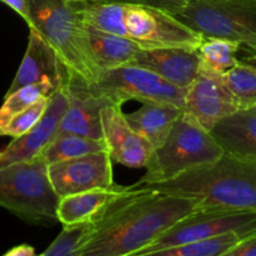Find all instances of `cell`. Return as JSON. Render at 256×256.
I'll list each match as a JSON object with an SVG mask.
<instances>
[{"instance_id": "cell-1", "label": "cell", "mask_w": 256, "mask_h": 256, "mask_svg": "<svg viewBox=\"0 0 256 256\" xmlns=\"http://www.w3.org/2000/svg\"><path fill=\"white\" fill-rule=\"evenodd\" d=\"M190 198L135 185L94 222L75 256H132L195 212Z\"/></svg>"}, {"instance_id": "cell-2", "label": "cell", "mask_w": 256, "mask_h": 256, "mask_svg": "<svg viewBox=\"0 0 256 256\" xmlns=\"http://www.w3.org/2000/svg\"><path fill=\"white\" fill-rule=\"evenodd\" d=\"M144 186L164 194L190 198L198 210L256 212V160L222 154L218 162L172 180Z\"/></svg>"}, {"instance_id": "cell-3", "label": "cell", "mask_w": 256, "mask_h": 256, "mask_svg": "<svg viewBox=\"0 0 256 256\" xmlns=\"http://www.w3.org/2000/svg\"><path fill=\"white\" fill-rule=\"evenodd\" d=\"M29 28H34L56 52L68 75L94 85L102 70L95 62L89 36L72 0H25Z\"/></svg>"}, {"instance_id": "cell-4", "label": "cell", "mask_w": 256, "mask_h": 256, "mask_svg": "<svg viewBox=\"0 0 256 256\" xmlns=\"http://www.w3.org/2000/svg\"><path fill=\"white\" fill-rule=\"evenodd\" d=\"M224 150L212 132L182 112L160 146L152 149L138 186L172 180L184 172L218 162Z\"/></svg>"}, {"instance_id": "cell-5", "label": "cell", "mask_w": 256, "mask_h": 256, "mask_svg": "<svg viewBox=\"0 0 256 256\" xmlns=\"http://www.w3.org/2000/svg\"><path fill=\"white\" fill-rule=\"evenodd\" d=\"M60 198L55 192L42 155L0 168V206L32 225L58 222Z\"/></svg>"}, {"instance_id": "cell-6", "label": "cell", "mask_w": 256, "mask_h": 256, "mask_svg": "<svg viewBox=\"0 0 256 256\" xmlns=\"http://www.w3.org/2000/svg\"><path fill=\"white\" fill-rule=\"evenodd\" d=\"M169 15L202 38L239 42L256 52V0H190Z\"/></svg>"}, {"instance_id": "cell-7", "label": "cell", "mask_w": 256, "mask_h": 256, "mask_svg": "<svg viewBox=\"0 0 256 256\" xmlns=\"http://www.w3.org/2000/svg\"><path fill=\"white\" fill-rule=\"evenodd\" d=\"M92 86L114 104L122 105L129 100L144 102H162L184 106L186 89L175 86L156 72L135 65H122L102 70Z\"/></svg>"}, {"instance_id": "cell-8", "label": "cell", "mask_w": 256, "mask_h": 256, "mask_svg": "<svg viewBox=\"0 0 256 256\" xmlns=\"http://www.w3.org/2000/svg\"><path fill=\"white\" fill-rule=\"evenodd\" d=\"M254 232H256V212L198 210L175 222L138 254L202 242L229 232L249 235Z\"/></svg>"}, {"instance_id": "cell-9", "label": "cell", "mask_w": 256, "mask_h": 256, "mask_svg": "<svg viewBox=\"0 0 256 256\" xmlns=\"http://www.w3.org/2000/svg\"><path fill=\"white\" fill-rule=\"evenodd\" d=\"M125 38L144 49L192 48L198 49L204 38L178 22L174 16L154 8L124 4Z\"/></svg>"}, {"instance_id": "cell-10", "label": "cell", "mask_w": 256, "mask_h": 256, "mask_svg": "<svg viewBox=\"0 0 256 256\" xmlns=\"http://www.w3.org/2000/svg\"><path fill=\"white\" fill-rule=\"evenodd\" d=\"M108 150L48 165V175L59 198L112 186L114 175Z\"/></svg>"}, {"instance_id": "cell-11", "label": "cell", "mask_w": 256, "mask_h": 256, "mask_svg": "<svg viewBox=\"0 0 256 256\" xmlns=\"http://www.w3.org/2000/svg\"><path fill=\"white\" fill-rule=\"evenodd\" d=\"M64 88L66 92L68 104L58 126L56 135L72 134L104 140L102 109L112 102L95 90L92 85L86 84L72 75H66Z\"/></svg>"}, {"instance_id": "cell-12", "label": "cell", "mask_w": 256, "mask_h": 256, "mask_svg": "<svg viewBox=\"0 0 256 256\" xmlns=\"http://www.w3.org/2000/svg\"><path fill=\"white\" fill-rule=\"evenodd\" d=\"M238 110L236 102L222 75L202 68L194 82L186 88L182 112L208 132Z\"/></svg>"}, {"instance_id": "cell-13", "label": "cell", "mask_w": 256, "mask_h": 256, "mask_svg": "<svg viewBox=\"0 0 256 256\" xmlns=\"http://www.w3.org/2000/svg\"><path fill=\"white\" fill-rule=\"evenodd\" d=\"M102 139L112 162L130 169H142L149 162L152 146L128 122L122 105L112 102L102 109Z\"/></svg>"}, {"instance_id": "cell-14", "label": "cell", "mask_w": 256, "mask_h": 256, "mask_svg": "<svg viewBox=\"0 0 256 256\" xmlns=\"http://www.w3.org/2000/svg\"><path fill=\"white\" fill-rule=\"evenodd\" d=\"M66 92L64 85L50 96L46 112L42 120L30 132L19 138H14L5 149L0 152V168L18 162H28L42 152L56 135L58 126L66 110Z\"/></svg>"}, {"instance_id": "cell-15", "label": "cell", "mask_w": 256, "mask_h": 256, "mask_svg": "<svg viewBox=\"0 0 256 256\" xmlns=\"http://www.w3.org/2000/svg\"><path fill=\"white\" fill-rule=\"evenodd\" d=\"M129 65L152 70L182 89H186L202 70L199 52L192 48L142 49Z\"/></svg>"}, {"instance_id": "cell-16", "label": "cell", "mask_w": 256, "mask_h": 256, "mask_svg": "<svg viewBox=\"0 0 256 256\" xmlns=\"http://www.w3.org/2000/svg\"><path fill=\"white\" fill-rule=\"evenodd\" d=\"M29 29L26 52L6 94L42 80H49L55 86L60 88L66 79V69L60 62L56 52L34 28Z\"/></svg>"}, {"instance_id": "cell-17", "label": "cell", "mask_w": 256, "mask_h": 256, "mask_svg": "<svg viewBox=\"0 0 256 256\" xmlns=\"http://www.w3.org/2000/svg\"><path fill=\"white\" fill-rule=\"evenodd\" d=\"M132 188L114 184L106 189H94L60 198L56 209L58 222L64 226L96 222L110 205L126 195Z\"/></svg>"}, {"instance_id": "cell-18", "label": "cell", "mask_w": 256, "mask_h": 256, "mask_svg": "<svg viewBox=\"0 0 256 256\" xmlns=\"http://www.w3.org/2000/svg\"><path fill=\"white\" fill-rule=\"evenodd\" d=\"M225 154L256 160V112L238 110L212 130Z\"/></svg>"}, {"instance_id": "cell-19", "label": "cell", "mask_w": 256, "mask_h": 256, "mask_svg": "<svg viewBox=\"0 0 256 256\" xmlns=\"http://www.w3.org/2000/svg\"><path fill=\"white\" fill-rule=\"evenodd\" d=\"M182 112V108L172 104L144 102L139 110L125 116L132 129L155 149L164 142Z\"/></svg>"}, {"instance_id": "cell-20", "label": "cell", "mask_w": 256, "mask_h": 256, "mask_svg": "<svg viewBox=\"0 0 256 256\" xmlns=\"http://www.w3.org/2000/svg\"><path fill=\"white\" fill-rule=\"evenodd\" d=\"M92 56L100 70L129 65L142 49L138 42L122 35L105 32L85 24Z\"/></svg>"}, {"instance_id": "cell-21", "label": "cell", "mask_w": 256, "mask_h": 256, "mask_svg": "<svg viewBox=\"0 0 256 256\" xmlns=\"http://www.w3.org/2000/svg\"><path fill=\"white\" fill-rule=\"evenodd\" d=\"M106 150L104 140L65 134L56 135L40 152L48 165Z\"/></svg>"}, {"instance_id": "cell-22", "label": "cell", "mask_w": 256, "mask_h": 256, "mask_svg": "<svg viewBox=\"0 0 256 256\" xmlns=\"http://www.w3.org/2000/svg\"><path fill=\"white\" fill-rule=\"evenodd\" d=\"M242 45L218 38H204L198 48L202 68L222 75L239 64L236 54Z\"/></svg>"}, {"instance_id": "cell-23", "label": "cell", "mask_w": 256, "mask_h": 256, "mask_svg": "<svg viewBox=\"0 0 256 256\" xmlns=\"http://www.w3.org/2000/svg\"><path fill=\"white\" fill-rule=\"evenodd\" d=\"M245 236H248V235L229 232V234L220 235V236L202 240V242L176 245V246L165 248V249L132 256H219L226 250H229L232 246H234L235 244H238Z\"/></svg>"}, {"instance_id": "cell-24", "label": "cell", "mask_w": 256, "mask_h": 256, "mask_svg": "<svg viewBox=\"0 0 256 256\" xmlns=\"http://www.w3.org/2000/svg\"><path fill=\"white\" fill-rule=\"evenodd\" d=\"M58 89L59 88L55 86L52 82L42 80L35 84L25 85L5 95L4 102L0 108V130L12 116L32 106L34 102H39L42 98H50Z\"/></svg>"}, {"instance_id": "cell-25", "label": "cell", "mask_w": 256, "mask_h": 256, "mask_svg": "<svg viewBox=\"0 0 256 256\" xmlns=\"http://www.w3.org/2000/svg\"><path fill=\"white\" fill-rule=\"evenodd\" d=\"M222 76L239 110L256 108V65L239 62Z\"/></svg>"}, {"instance_id": "cell-26", "label": "cell", "mask_w": 256, "mask_h": 256, "mask_svg": "<svg viewBox=\"0 0 256 256\" xmlns=\"http://www.w3.org/2000/svg\"><path fill=\"white\" fill-rule=\"evenodd\" d=\"M94 222L64 226L56 239L42 252V256H75L80 245L84 242L89 232H92Z\"/></svg>"}, {"instance_id": "cell-27", "label": "cell", "mask_w": 256, "mask_h": 256, "mask_svg": "<svg viewBox=\"0 0 256 256\" xmlns=\"http://www.w3.org/2000/svg\"><path fill=\"white\" fill-rule=\"evenodd\" d=\"M49 100L50 98H42L39 102H34L32 106L26 108L19 114L12 116L8 122V124L0 130V135L14 139V138H19L25 132H30L42 120V115L46 112V108L49 105Z\"/></svg>"}, {"instance_id": "cell-28", "label": "cell", "mask_w": 256, "mask_h": 256, "mask_svg": "<svg viewBox=\"0 0 256 256\" xmlns=\"http://www.w3.org/2000/svg\"><path fill=\"white\" fill-rule=\"evenodd\" d=\"M105 2H122V4H136L144 5V6L154 8V9L162 10V12L172 14L178 9L186 4L190 0H105Z\"/></svg>"}, {"instance_id": "cell-29", "label": "cell", "mask_w": 256, "mask_h": 256, "mask_svg": "<svg viewBox=\"0 0 256 256\" xmlns=\"http://www.w3.org/2000/svg\"><path fill=\"white\" fill-rule=\"evenodd\" d=\"M219 256H256V232L245 236Z\"/></svg>"}, {"instance_id": "cell-30", "label": "cell", "mask_w": 256, "mask_h": 256, "mask_svg": "<svg viewBox=\"0 0 256 256\" xmlns=\"http://www.w3.org/2000/svg\"><path fill=\"white\" fill-rule=\"evenodd\" d=\"M4 4H6L8 6L12 8L15 12L20 15L22 19L25 20L28 25L30 24V18H29V12H28V6H26V2L25 0H0Z\"/></svg>"}, {"instance_id": "cell-31", "label": "cell", "mask_w": 256, "mask_h": 256, "mask_svg": "<svg viewBox=\"0 0 256 256\" xmlns=\"http://www.w3.org/2000/svg\"><path fill=\"white\" fill-rule=\"evenodd\" d=\"M2 256H42V254L38 255L34 248L30 246V245L22 244L8 250Z\"/></svg>"}, {"instance_id": "cell-32", "label": "cell", "mask_w": 256, "mask_h": 256, "mask_svg": "<svg viewBox=\"0 0 256 256\" xmlns=\"http://www.w3.org/2000/svg\"><path fill=\"white\" fill-rule=\"evenodd\" d=\"M252 62H256V54H255V56H254V58H252Z\"/></svg>"}, {"instance_id": "cell-33", "label": "cell", "mask_w": 256, "mask_h": 256, "mask_svg": "<svg viewBox=\"0 0 256 256\" xmlns=\"http://www.w3.org/2000/svg\"><path fill=\"white\" fill-rule=\"evenodd\" d=\"M254 110H255V112H256V108H254Z\"/></svg>"}]
</instances>
